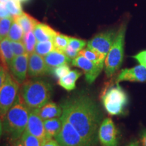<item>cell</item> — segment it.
Instances as JSON below:
<instances>
[{"label":"cell","instance_id":"6da1fadb","mask_svg":"<svg viewBox=\"0 0 146 146\" xmlns=\"http://www.w3.org/2000/svg\"><path fill=\"white\" fill-rule=\"evenodd\" d=\"M62 117L75 128L89 146H95L101 125L102 114L96 102L85 94H78L60 105Z\"/></svg>","mask_w":146,"mask_h":146},{"label":"cell","instance_id":"7a4b0ae2","mask_svg":"<svg viewBox=\"0 0 146 146\" xmlns=\"http://www.w3.org/2000/svg\"><path fill=\"white\" fill-rule=\"evenodd\" d=\"M30 110L22 100L18 94L14 105L3 118V133L11 141L21 139L27 129Z\"/></svg>","mask_w":146,"mask_h":146},{"label":"cell","instance_id":"3957f363","mask_svg":"<svg viewBox=\"0 0 146 146\" xmlns=\"http://www.w3.org/2000/svg\"><path fill=\"white\" fill-rule=\"evenodd\" d=\"M52 94V85L39 78L25 81L20 91L22 100L30 111L39 110L49 102Z\"/></svg>","mask_w":146,"mask_h":146},{"label":"cell","instance_id":"277c9868","mask_svg":"<svg viewBox=\"0 0 146 146\" xmlns=\"http://www.w3.org/2000/svg\"><path fill=\"white\" fill-rule=\"evenodd\" d=\"M127 27V22L123 21L117 30L114 43L106 58L105 72L108 77H111L123 64Z\"/></svg>","mask_w":146,"mask_h":146},{"label":"cell","instance_id":"5b68a950","mask_svg":"<svg viewBox=\"0 0 146 146\" xmlns=\"http://www.w3.org/2000/svg\"><path fill=\"white\" fill-rule=\"evenodd\" d=\"M104 107L111 116L123 114L129 103V97L119 83L107 89L102 97Z\"/></svg>","mask_w":146,"mask_h":146},{"label":"cell","instance_id":"8992f818","mask_svg":"<svg viewBox=\"0 0 146 146\" xmlns=\"http://www.w3.org/2000/svg\"><path fill=\"white\" fill-rule=\"evenodd\" d=\"M19 85L8 71L4 83L0 89V118L1 120L14 105L18 96Z\"/></svg>","mask_w":146,"mask_h":146},{"label":"cell","instance_id":"52a82bcc","mask_svg":"<svg viewBox=\"0 0 146 146\" xmlns=\"http://www.w3.org/2000/svg\"><path fill=\"white\" fill-rule=\"evenodd\" d=\"M62 127L54 137L61 146H89L85 143L75 128L64 118L62 117Z\"/></svg>","mask_w":146,"mask_h":146},{"label":"cell","instance_id":"ba28073f","mask_svg":"<svg viewBox=\"0 0 146 146\" xmlns=\"http://www.w3.org/2000/svg\"><path fill=\"white\" fill-rule=\"evenodd\" d=\"M117 31L109 29L97 34L87 42V47L96 51L106 57L114 43Z\"/></svg>","mask_w":146,"mask_h":146},{"label":"cell","instance_id":"9c48e42d","mask_svg":"<svg viewBox=\"0 0 146 146\" xmlns=\"http://www.w3.org/2000/svg\"><path fill=\"white\" fill-rule=\"evenodd\" d=\"M98 139L102 146H118V131L110 118L102 121L98 130Z\"/></svg>","mask_w":146,"mask_h":146},{"label":"cell","instance_id":"30bf717a","mask_svg":"<svg viewBox=\"0 0 146 146\" xmlns=\"http://www.w3.org/2000/svg\"><path fill=\"white\" fill-rule=\"evenodd\" d=\"M72 65L83 70L85 79L89 84H92L96 81L104 68V66L92 62L81 54L72 60Z\"/></svg>","mask_w":146,"mask_h":146},{"label":"cell","instance_id":"8fae6325","mask_svg":"<svg viewBox=\"0 0 146 146\" xmlns=\"http://www.w3.org/2000/svg\"><path fill=\"white\" fill-rule=\"evenodd\" d=\"M29 54H26L15 56L11 62L9 70L10 74L19 84L26 81L28 74Z\"/></svg>","mask_w":146,"mask_h":146},{"label":"cell","instance_id":"7c38bea8","mask_svg":"<svg viewBox=\"0 0 146 146\" xmlns=\"http://www.w3.org/2000/svg\"><path fill=\"white\" fill-rule=\"evenodd\" d=\"M39 110H31L29 115L28 123L26 130L29 133L37 137L42 143L46 139L44 123L39 115Z\"/></svg>","mask_w":146,"mask_h":146},{"label":"cell","instance_id":"4fadbf2b","mask_svg":"<svg viewBox=\"0 0 146 146\" xmlns=\"http://www.w3.org/2000/svg\"><path fill=\"white\" fill-rule=\"evenodd\" d=\"M50 72L44 58L35 52L29 55L28 75L31 78H37Z\"/></svg>","mask_w":146,"mask_h":146},{"label":"cell","instance_id":"5bb4252c","mask_svg":"<svg viewBox=\"0 0 146 146\" xmlns=\"http://www.w3.org/2000/svg\"><path fill=\"white\" fill-rule=\"evenodd\" d=\"M122 81L146 82V67L138 65L131 68L123 69L116 78V83Z\"/></svg>","mask_w":146,"mask_h":146},{"label":"cell","instance_id":"9a60e30c","mask_svg":"<svg viewBox=\"0 0 146 146\" xmlns=\"http://www.w3.org/2000/svg\"><path fill=\"white\" fill-rule=\"evenodd\" d=\"M43 58H44V60L47 67L50 69V72L53 68L59 66L60 65L69 64L70 62H72V60L64 53L56 50L50 52Z\"/></svg>","mask_w":146,"mask_h":146},{"label":"cell","instance_id":"2e32d148","mask_svg":"<svg viewBox=\"0 0 146 146\" xmlns=\"http://www.w3.org/2000/svg\"><path fill=\"white\" fill-rule=\"evenodd\" d=\"M33 31L38 42L52 41L58 33V32L56 31L48 25L41 23H38Z\"/></svg>","mask_w":146,"mask_h":146},{"label":"cell","instance_id":"e0dca14e","mask_svg":"<svg viewBox=\"0 0 146 146\" xmlns=\"http://www.w3.org/2000/svg\"><path fill=\"white\" fill-rule=\"evenodd\" d=\"M0 54L1 58V66L9 70V67L14 58L15 57L11 46V41L8 37L1 40Z\"/></svg>","mask_w":146,"mask_h":146},{"label":"cell","instance_id":"ac0fdd59","mask_svg":"<svg viewBox=\"0 0 146 146\" xmlns=\"http://www.w3.org/2000/svg\"><path fill=\"white\" fill-rule=\"evenodd\" d=\"M82 75V73L78 70H70L68 74L58 79V84L66 91H72L75 89L76 83Z\"/></svg>","mask_w":146,"mask_h":146},{"label":"cell","instance_id":"d6986e66","mask_svg":"<svg viewBox=\"0 0 146 146\" xmlns=\"http://www.w3.org/2000/svg\"><path fill=\"white\" fill-rule=\"evenodd\" d=\"M13 18L14 21H16L23 28L25 34L33 31L36 25L39 23L37 20L24 12L20 15L14 16Z\"/></svg>","mask_w":146,"mask_h":146},{"label":"cell","instance_id":"ffe728a7","mask_svg":"<svg viewBox=\"0 0 146 146\" xmlns=\"http://www.w3.org/2000/svg\"><path fill=\"white\" fill-rule=\"evenodd\" d=\"M39 115L43 120L60 117L62 115L61 107L54 102H47L39 109Z\"/></svg>","mask_w":146,"mask_h":146},{"label":"cell","instance_id":"44dd1931","mask_svg":"<svg viewBox=\"0 0 146 146\" xmlns=\"http://www.w3.org/2000/svg\"><path fill=\"white\" fill-rule=\"evenodd\" d=\"M43 123H44L46 139H50L54 137L59 133L61 129L62 121L61 116H60V117L45 120Z\"/></svg>","mask_w":146,"mask_h":146},{"label":"cell","instance_id":"7402d4cb","mask_svg":"<svg viewBox=\"0 0 146 146\" xmlns=\"http://www.w3.org/2000/svg\"><path fill=\"white\" fill-rule=\"evenodd\" d=\"M79 54L83 56L84 57H85L87 59L92 62L96 64L102 66H104L105 64V60H106V56H103V55L100 54L96 51L89 49L88 47H87L86 49H83L81 52H79Z\"/></svg>","mask_w":146,"mask_h":146},{"label":"cell","instance_id":"603a6c76","mask_svg":"<svg viewBox=\"0 0 146 146\" xmlns=\"http://www.w3.org/2000/svg\"><path fill=\"white\" fill-rule=\"evenodd\" d=\"M25 33L23 29L16 21H13L9 31L8 38L11 41H23Z\"/></svg>","mask_w":146,"mask_h":146},{"label":"cell","instance_id":"cb8c5ba5","mask_svg":"<svg viewBox=\"0 0 146 146\" xmlns=\"http://www.w3.org/2000/svg\"><path fill=\"white\" fill-rule=\"evenodd\" d=\"M56 50L53 40L43 42H38L35 45V52L41 56H45Z\"/></svg>","mask_w":146,"mask_h":146},{"label":"cell","instance_id":"d4e9b609","mask_svg":"<svg viewBox=\"0 0 146 146\" xmlns=\"http://www.w3.org/2000/svg\"><path fill=\"white\" fill-rule=\"evenodd\" d=\"M36 37L33 31H30L24 35L23 42L25 45L27 53L29 55L34 52L36 45Z\"/></svg>","mask_w":146,"mask_h":146},{"label":"cell","instance_id":"484cf974","mask_svg":"<svg viewBox=\"0 0 146 146\" xmlns=\"http://www.w3.org/2000/svg\"><path fill=\"white\" fill-rule=\"evenodd\" d=\"M69 39L70 36L66 35L61 34L60 33L56 35L55 38L53 40L54 43L55 49L60 52H64L69 43Z\"/></svg>","mask_w":146,"mask_h":146},{"label":"cell","instance_id":"4316f807","mask_svg":"<svg viewBox=\"0 0 146 146\" xmlns=\"http://www.w3.org/2000/svg\"><path fill=\"white\" fill-rule=\"evenodd\" d=\"M13 21L14 18L12 16L0 18V39L1 40L8 37L9 31Z\"/></svg>","mask_w":146,"mask_h":146},{"label":"cell","instance_id":"83f0119b","mask_svg":"<svg viewBox=\"0 0 146 146\" xmlns=\"http://www.w3.org/2000/svg\"><path fill=\"white\" fill-rule=\"evenodd\" d=\"M5 5L12 17L20 15L23 12L21 2L17 0H8L6 3H5Z\"/></svg>","mask_w":146,"mask_h":146},{"label":"cell","instance_id":"f1b7e54d","mask_svg":"<svg viewBox=\"0 0 146 146\" xmlns=\"http://www.w3.org/2000/svg\"><path fill=\"white\" fill-rule=\"evenodd\" d=\"M21 139L25 146H41V142L39 139L29 133L27 130L22 135Z\"/></svg>","mask_w":146,"mask_h":146},{"label":"cell","instance_id":"f546056e","mask_svg":"<svg viewBox=\"0 0 146 146\" xmlns=\"http://www.w3.org/2000/svg\"><path fill=\"white\" fill-rule=\"evenodd\" d=\"M70 71V66L68 64L60 65L59 66L56 67L51 70V73L54 75L55 78L60 79V78L63 77L66 74H67Z\"/></svg>","mask_w":146,"mask_h":146},{"label":"cell","instance_id":"4dcf8cb0","mask_svg":"<svg viewBox=\"0 0 146 146\" xmlns=\"http://www.w3.org/2000/svg\"><path fill=\"white\" fill-rule=\"evenodd\" d=\"M87 43V41L85 40L70 36L68 46H70L73 50L80 52L82 50H83L84 47L86 46Z\"/></svg>","mask_w":146,"mask_h":146},{"label":"cell","instance_id":"1f68e13d","mask_svg":"<svg viewBox=\"0 0 146 146\" xmlns=\"http://www.w3.org/2000/svg\"><path fill=\"white\" fill-rule=\"evenodd\" d=\"M11 46H12L14 56H21V55H23L27 53L26 49H25L23 42L11 41Z\"/></svg>","mask_w":146,"mask_h":146},{"label":"cell","instance_id":"d6a6232c","mask_svg":"<svg viewBox=\"0 0 146 146\" xmlns=\"http://www.w3.org/2000/svg\"><path fill=\"white\" fill-rule=\"evenodd\" d=\"M133 58L135 59L140 65L146 67V50L141 51L135 56H132Z\"/></svg>","mask_w":146,"mask_h":146},{"label":"cell","instance_id":"836d02e7","mask_svg":"<svg viewBox=\"0 0 146 146\" xmlns=\"http://www.w3.org/2000/svg\"><path fill=\"white\" fill-rule=\"evenodd\" d=\"M64 53L71 60H74V58H76L78 55H79V52H77V51L73 50L72 48H71L70 46H68V45L67 46L66 48V50H64Z\"/></svg>","mask_w":146,"mask_h":146},{"label":"cell","instance_id":"e575fe53","mask_svg":"<svg viewBox=\"0 0 146 146\" xmlns=\"http://www.w3.org/2000/svg\"><path fill=\"white\" fill-rule=\"evenodd\" d=\"M12 16L5 7V3L0 2V18H8Z\"/></svg>","mask_w":146,"mask_h":146},{"label":"cell","instance_id":"d590c367","mask_svg":"<svg viewBox=\"0 0 146 146\" xmlns=\"http://www.w3.org/2000/svg\"><path fill=\"white\" fill-rule=\"evenodd\" d=\"M41 146H61L55 139H46L41 143Z\"/></svg>","mask_w":146,"mask_h":146},{"label":"cell","instance_id":"8d00e7d4","mask_svg":"<svg viewBox=\"0 0 146 146\" xmlns=\"http://www.w3.org/2000/svg\"><path fill=\"white\" fill-rule=\"evenodd\" d=\"M8 71V70H6L4 67H3L2 66L0 65V89H1V86L3 85V83H4Z\"/></svg>","mask_w":146,"mask_h":146},{"label":"cell","instance_id":"74e56055","mask_svg":"<svg viewBox=\"0 0 146 146\" xmlns=\"http://www.w3.org/2000/svg\"><path fill=\"white\" fill-rule=\"evenodd\" d=\"M141 143L142 146H146V129L141 133Z\"/></svg>","mask_w":146,"mask_h":146},{"label":"cell","instance_id":"f35d334b","mask_svg":"<svg viewBox=\"0 0 146 146\" xmlns=\"http://www.w3.org/2000/svg\"><path fill=\"white\" fill-rule=\"evenodd\" d=\"M12 142V146H25L23 141L21 140V139H18L15 140V141H13Z\"/></svg>","mask_w":146,"mask_h":146},{"label":"cell","instance_id":"ab89813d","mask_svg":"<svg viewBox=\"0 0 146 146\" xmlns=\"http://www.w3.org/2000/svg\"><path fill=\"white\" fill-rule=\"evenodd\" d=\"M127 146H139V142L137 141V140H135V141H133L129 143Z\"/></svg>","mask_w":146,"mask_h":146},{"label":"cell","instance_id":"60d3db41","mask_svg":"<svg viewBox=\"0 0 146 146\" xmlns=\"http://www.w3.org/2000/svg\"><path fill=\"white\" fill-rule=\"evenodd\" d=\"M1 119L0 118V139L1 137V135H2L3 132V123L1 122Z\"/></svg>","mask_w":146,"mask_h":146},{"label":"cell","instance_id":"b9f144b4","mask_svg":"<svg viewBox=\"0 0 146 146\" xmlns=\"http://www.w3.org/2000/svg\"><path fill=\"white\" fill-rule=\"evenodd\" d=\"M8 1V0H0V2L5 3H6Z\"/></svg>","mask_w":146,"mask_h":146},{"label":"cell","instance_id":"7bdbcfd3","mask_svg":"<svg viewBox=\"0 0 146 146\" xmlns=\"http://www.w3.org/2000/svg\"><path fill=\"white\" fill-rule=\"evenodd\" d=\"M17 1H19L20 2H27V1H29V0H17Z\"/></svg>","mask_w":146,"mask_h":146},{"label":"cell","instance_id":"ee69618b","mask_svg":"<svg viewBox=\"0 0 146 146\" xmlns=\"http://www.w3.org/2000/svg\"><path fill=\"white\" fill-rule=\"evenodd\" d=\"M0 42H1V39H0ZM0 65H1V54H0Z\"/></svg>","mask_w":146,"mask_h":146}]
</instances>
